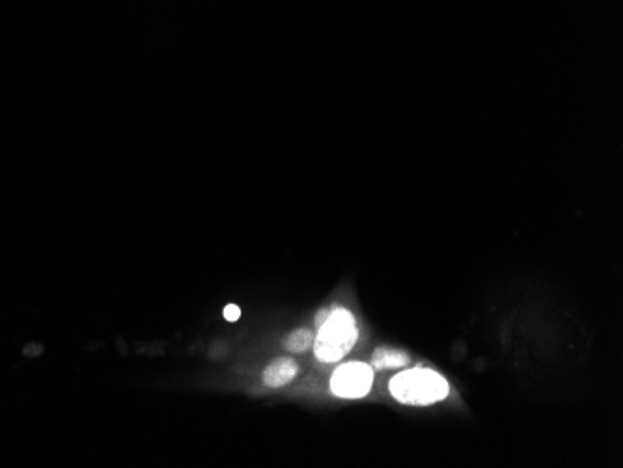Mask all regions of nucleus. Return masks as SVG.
Instances as JSON below:
<instances>
[{
    "label": "nucleus",
    "mask_w": 623,
    "mask_h": 468,
    "mask_svg": "<svg viewBox=\"0 0 623 468\" xmlns=\"http://www.w3.org/2000/svg\"><path fill=\"white\" fill-rule=\"evenodd\" d=\"M374 385V368L362 362H347L333 373L331 390L338 398H364Z\"/></svg>",
    "instance_id": "obj_3"
},
{
    "label": "nucleus",
    "mask_w": 623,
    "mask_h": 468,
    "mask_svg": "<svg viewBox=\"0 0 623 468\" xmlns=\"http://www.w3.org/2000/svg\"><path fill=\"white\" fill-rule=\"evenodd\" d=\"M299 373L297 364L291 358H277L273 360L264 372V383L271 388H280L291 383Z\"/></svg>",
    "instance_id": "obj_4"
},
{
    "label": "nucleus",
    "mask_w": 623,
    "mask_h": 468,
    "mask_svg": "<svg viewBox=\"0 0 623 468\" xmlns=\"http://www.w3.org/2000/svg\"><path fill=\"white\" fill-rule=\"evenodd\" d=\"M222 314H224V319H228V321H237L241 317V310L236 304H228Z\"/></svg>",
    "instance_id": "obj_7"
},
{
    "label": "nucleus",
    "mask_w": 623,
    "mask_h": 468,
    "mask_svg": "<svg viewBox=\"0 0 623 468\" xmlns=\"http://www.w3.org/2000/svg\"><path fill=\"white\" fill-rule=\"evenodd\" d=\"M450 388L443 375L424 368L398 373L390 381V394L403 405L426 407L448 396Z\"/></svg>",
    "instance_id": "obj_1"
},
{
    "label": "nucleus",
    "mask_w": 623,
    "mask_h": 468,
    "mask_svg": "<svg viewBox=\"0 0 623 468\" xmlns=\"http://www.w3.org/2000/svg\"><path fill=\"white\" fill-rule=\"evenodd\" d=\"M314 340L316 357L323 362H336L346 357L359 338L355 317L344 308L331 310L329 319L318 329Z\"/></svg>",
    "instance_id": "obj_2"
},
{
    "label": "nucleus",
    "mask_w": 623,
    "mask_h": 468,
    "mask_svg": "<svg viewBox=\"0 0 623 468\" xmlns=\"http://www.w3.org/2000/svg\"><path fill=\"white\" fill-rule=\"evenodd\" d=\"M329 314H331V310H319L318 316H316V327L318 329L329 319Z\"/></svg>",
    "instance_id": "obj_8"
},
{
    "label": "nucleus",
    "mask_w": 623,
    "mask_h": 468,
    "mask_svg": "<svg viewBox=\"0 0 623 468\" xmlns=\"http://www.w3.org/2000/svg\"><path fill=\"white\" fill-rule=\"evenodd\" d=\"M409 362V355L398 351V349H390V347H379L375 349L374 357H372V366L377 372L383 370H394V368H403Z\"/></svg>",
    "instance_id": "obj_5"
},
{
    "label": "nucleus",
    "mask_w": 623,
    "mask_h": 468,
    "mask_svg": "<svg viewBox=\"0 0 623 468\" xmlns=\"http://www.w3.org/2000/svg\"><path fill=\"white\" fill-rule=\"evenodd\" d=\"M314 340H316L314 332L308 331V329H297L288 336V340L284 342V347L291 353H303L308 347L314 345Z\"/></svg>",
    "instance_id": "obj_6"
}]
</instances>
